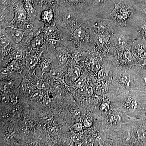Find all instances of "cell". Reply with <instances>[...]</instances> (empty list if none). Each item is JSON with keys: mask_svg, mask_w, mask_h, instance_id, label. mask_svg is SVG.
Returning a JSON list of instances; mask_svg holds the SVG:
<instances>
[{"mask_svg": "<svg viewBox=\"0 0 146 146\" xmlns=\"http://www.w3.org/2000/svg\"><path fill=\"white\" fill-rule=\"evenodd\" d=\"M132 0H120L117 3L114 2L115 7L108 18L121 27H126L127 22L135 12Z\"/></svg>", "mask_w": 146, "mask_h": 146, "instance_id": "cell-1", "label": "cell"}, {"mask_svg": "<svg viewBox=\"0 0 146 146\" xmlns=\"http://www.w3.org/2000/svg\"><path fill=\"white\" fill-rule=\"evenodd\" d=\"M134 40L135 38L130 27H120L111 37L108 51L121 52L131 49Z\"/></svg>", "mask_w": 146, "mask_h": 146, "instance_id": "cell-2", "label": "cell"}, {"mask_svg": "<svg viewBox=\"0 0 146 146\" xmlns=\"http://www.w3.org/2000/svg\"><path fill=\"white\" fill-rule=\"evenodd\" d=\"M86 21L94 33L112 36L120 27L109 18H100L91 16L87 12Z\"/></svg>", "mask_w": 146, "mask_h": 146, "instance_id": "cell-3", "label": "cell"}, {"mask_svg": "<svg viewBox=\"0 0 146 146\" xmlns=\"http://www.w3.org/2000/svg\"><path fill=\"white\" fill-rule=\"evenodd\" d=\"M120 0H90L88 13L96 18H107L115 7L114 2L117 3Z\"/></svg>", "mask_w": 146, "mask_h": 146, "instance_id": "cell-4", "label": "cell"}, {"mask_svg": "<svg viewBox=\"0 0 146 146\" xmlns=\"http://www.w3.org/2000/svg\"><path fill=\"white\" fill-rule=\"evenodd\" d=\"M126 26L131 29L135 40L139 39L146 41V21L136 11L128 21Z\"/></svg>", "mask_w": 146, "mask_h": 146, "instance_id": "cell-5", "label": "cell"}, {"mask_svg": "<svg viewBox=\"0 0 146 146\" xmlns=\"http://www.w3.org/2000/svg\"><path fill=\"white\" fill-rule=\"evenodd\" d=\"M28 16L26 11L24 8L21 0H20L14 4V17L7 27H11L25 29L29 25Z\"/></svg>", "mask_w": 146, "mask_h": 146, "instance_id": "cell-6", "label": "cell"}, {"mask_svg": "<svg viewBox=\"0 0 146 146\" xmlns=\"http://www.w3.org/2000/svg\"><path fill=\"white\" fill-rule=\"evenodd\" d=\"M56 5L71 9L81 13H86L89 10L90 0H56Z\"/></svg>", "mask_w": 146, "mask_h": 146, "instance_id": "cell-7", "label": "cell"}, {"mask_svg": "<svg viewBox=\"0 0 146 146\" xmlns=\"http://www.w3.org/2000/svg\"><path fill=\"white\" fill-rule=\"evenodd\" d=\"M1 31L13 45L20 44L25 36L24 29L7 27Z\"/></svg>", "mask_w": 146, "mask_h": 146, "instance_id": "cell-8", "label": "cell"}, {"mask_svg": "<svg viewBox=\"0 0 146 146\" xmlns=\"http://www.w3.org/2000/svg\"><path fill=\"white\" fill-rule=\"evenodd\" d=\"M111 36L94 33L93 40L94 48L101 52L108 51L111 43Z\"/></svg>", "mask_w": 146, "mask_h": 146, "instance_id": "cell-9", "label": "cell"}, {"mask_svg": "<svg viewBox=\"0 0 146 146\" xmlns=\"http://www.w3.org/2000/svg\"><path fill=\"white\" fill-rule=\"evenodd\" d=\"M43 33L47 38L49 39L63 40V34L58 28L55 21L51 25L44 28Z\"/></svg>", "mask_w": 146, "mask_h": 146, "instance_id": "cell-10", "label": "cell"}, {"mask_svg": "<svg viewBox=\"0 0 146 146\" xmlns=\"http://www.w3.org/2000/svg\"><path fill=\"white\" fill-rule=\"evenodd\" d=\"M41 21L46 26H49L54 21V9L50 8L43 10L40 16Z\"/></svg>", "mask_w": 146, "mask_h": 146, "instance_id": "cell-11", "label": "cell"}, {"mask_svg": "<svg viewBox=\"0 0 146 146\" xmlns=\"http://www.w3.org/2000/svg\"><path fill=\"white\" fill-rule=\"evenodd\" d=\"M21 1L29 16L38 19L36 17L37 12L33 0H21Z\"/></svg>", "mask_w": 146, "mask_h": 146, "instance_id": "cell-12", "label": "cell"}, {"mask_svg": "<svg viewBox=\"0 0 146 146\" xmlns=\"http://www.w3.org/2000/svg\"><path fill=\"white\" fill-rule=\"evenodd\" d=\"M36 9H42L43 10L55 7L56 0H33Z\"/></svg>", "mask_w": 146, "mask_h": 146, "instance_id": "cell-13", "label": "cell"}, {"mask_svg": "<svg viewBox=\"0 0 146 146\" xmlns=\"http://www.w3.org/2000/svg\"><path fill=\"white\" fill-rule=\"evenodd\" d=\"M45 35L44 33L36 35L32 39L30 43L29 47L31 49L40 48L44 44Z\"/></svg>", "mask_w": 146, "mask_h": 146, "instance_id": "cell-14", "label": "cell"}, {"mask_svg": "<svg viewBox=\"0 0 146 146\" xmlns=\"http://www.w3.org/2000/svg\"><path fill=\"white\" fill-rule=\"evenodd\" d=\"M133 7L136 13L146 21V3H134Z\"/></svg>", "mask_w": 146, "mask_h": 146, "instance_id": "cell-15", "label": "cell"}, {"mask_svg": "<svg viewBox=\"0 0 146 146\" xmlns=\"http://www.w3.org/2000/svg\"><path fill=\"white\" fill-rule=\"evenodd\" d=\"M86 53L83 50L80 49H74L72 54V57L74 60L78 62L83 59L84 57L86 56Z\"/></svg>", "mask_w": 146, "mask_h": 146, "instance_id": "cell-16", "label": "cell"}, {"mask_svg": "<svg viewBox=\"0 0 146 146\" xmlns=\"http://www.w3.org/2000/svg\"><path fill=\"white\" fill-rule=\"evenodd\" d=\"M11 42L8 38L5 36L2 32H1V51L2 52L6 48L9 46L11 44Z\"/></svg>", "mask_w": 146, "mask_h": 146, "instance_id": "cell-17", "label": "cell"}, {"mask_svg": "<svg viewBox=\"0 0 146 146\" xmlns=\"http://www.w3.org/2000/svg\"><path fill=\"white\" fill-rule=\"evenodd\" d=\"M38 61H39V58L38 57L34 56H31L27 60V67L29 68H33L37 64Z\"/></svg>", "mask_w": 146, "mask_h": 146, "instance_id": "cell-18", "label": "cell"}, {"mask_svg": "<svg viewBox=\"0 0 146 146\" xmlns=\"http://www.w3.org/2000/svg\"><path fill=\"white\" fill-rule=\"evenodd\" d=\"M68 57H69V55H68V53L65 51H62L58 54V62L60 64L63 65L67 62Z\"/></svg>", "mask_w": 146, "mask_h": 146, "instance_id": "cell-19", "label": "cell"}, {"mask_svg": "<svg viewBox=\"0 0 146 146\" xmlns=\"http://www.w3.org/2000/svg\"><path fill=\"white\" fill-rule=\"evenodd\" d=\"M80 70L77 68H74L71 71L70 76L72 80L75 81L79 78L80 76Z\"/></svg>", "mask_w": 146, "mask_h": 146, "instance_id": "cell-20", "label": "cell"}, {"mask_svg": "<svg viewBox=\"0 0 146 146\" xmlns=\"http://www.w3.org/2000/svg\"><path fill=\"white\" fill-rule=\"evenodd\" d=\"M108 91L107 86L104 84H101L97 86L96 92L97 95L101 96L106 94Z\"/></svg>", "mask_w": 146, "mask_h": 146, "instance_id": "cell-21", "label": "cell"}, {"mask_svg": "<svg viewBox=\"0 0 146 146\" xmlns=\"http://www.w3.org/2000/svg\"><path fill=\"white\" fill-rule=\"evenodd\" d=\"M50 63V60L46 59H44L40 63V66L42 70V75H43L44 73L48 70V68L49 67Z\"/></svg>", "mask_w": 146, "mask_h": 146, "instance_id": "cell-22", "label": "cell"}, {"mask_svg": "<svg viewBox=\"0 0 146 146\" xmlns=\"http://www.w3.org/2000/svg\"><path fill=\"white\" fill-rule=\"evenodd\" d=\"M90 62L92 70L94 72H97L99 70L100 68V65L97 60H95L94 58H91Z\"/></svg>", "mask_w": 146, "mask_h": 146, "instance_id": "cell-23", "label": "cell"}, {"mask_svg": "<svg viewBox=\"0 0 146 146\" xmlns=\"http://www.w3.org/2000/svg\"><path fill=\"white\" fill-rule=\"evenodd\" d=\"M37 89L42 90H47L50 88L49 84L47 82L42 81L37 82L36 84Z\"/></svg>", "mask_w": 146, "mask_h": 146, "instance_id": "cell-24", "label": "cell"}, {"mask_svg": "<svg viewBox=\"0 0 146 146\" xmlns=\"http://www.w3.org/2000/svg\"><path fill=\"white\" fill-rule=\"evenodd\" d=\"M19 66H18V63L17 60H12L7 65V68L12 72H15V71L18 70Z\"/></svg>", "mask_w": 146, "mask_h": 146, "instance_id": "cell-25", "label": "cell"}, {"mask_svg": "<svg viewBox=\"0 0 146 146\" xmlns=\"http://www.w3.org/2000/svg\"><path fill=\"white\" fill-rule=\"evenodd\" d=\"M86 81V77L84 76H81L76 82L75 85L78 88H81L83 87Z\"/></svg>", "mask_w": 146, "mask_h": 146, "instance_id": "cell-26", "label": "cell"}, {"mask_svg": "<svg viewBox=\"0 0 146 146\" xmlns=\"http://www.w3.org/2000/svg\"><path fill=\"white\" fill-rule=\"evenodd\" d=\"M11 86V83H1V89L2 91L5 93H8L10 90V87Z\"/></svg>", "mask_w": 146, "mask_h": 146, "instance_id": "cell-27", "label": "cell"}, {"mask_svg": "<svg viewBox=\"0 0 146 146\" xmlns=\"http://www.w3.org/2000/svg\"><path fill=\"white\" fill-rule=\"evenodd\" d=\"M61 74L60 71L57 70H54V69L51 70L49 72L50 76L53 78L55 79L60 77V76H61Z\"/></svg>", "mask_w": 146, "mask_h": 146, "instance_id": "cell-28", "label": "cell"}, {"mask_svg": "<svg viewBox=\"0 0 146 146\" xmlns=\"http://www.w3.org/2000/svg\"><path fill=\"white\" fill-rule=\"evenodd\" d=\"M108 75L107 71L105 69H102L99 72L98 78L100 80L104 79L107 77Z\"/></svg>", "mask_w": 146, "mask_h": 146, "instance_id": "cell-29", "label": "cell"}, {"mask_svg": "<svg viewBox=\"0 0 146 146\" xmlns=\"http://www.w3.org/2000/svg\"><path fill=\"white\" fill-rule=\"evenodd\" d=\"M138 138L142 141H146V131L144 129H140L137 131Z\"/></svg>", "mask_w": 146, "mask_h": 146, "instance_id": "cell-30", "label": "cell"}, {"mask_svg": "<svg viewBox=\"0 0 146 146\" xmlns=\"http://www.w3.org/2000/svg\"><path fill=\"white\" fill-rule=\"evenodd\" d=\"M13 72L7 68H2L1 70V76H9L11 75Z\"/></svg>", "mask_w": 146, "mask_h": 146, "instance_id": "cell-31", "label": "cell"}, {"mask_svg": "<svg viewBox=\"0 0 146 146\" xmlns=\"http://www.w3.org/2000/svg\"><path fill=\"white\" fill-rule=\"evenodd\" d=\"M11 99L6 94H3L1 96V101L4 104H7L9 103Z\"/></svg>", "mask_w": 146, "mask_h": 146, "instance_id": "cell-32", "label": "cell"}, {"mask_svg": "<svg viewBox=\"0 0 146 146\" xmlns=\"http://www.w3.org/2000/svg\"><path fill=\"white\" fill-rule=\"evenodd\" d=\"M23 56V53L21 50L18 49L15 51L14 53V57L15 60H19L21 59Z\"/></svg>", "mask_w": 146, "mask_h": 146, "instance_id": "cell-33", "label": "cell"}, {"mask_svg": "<svg viewBox=\"0 0 146 146\" xmlns=\"http://www.w3.org/2000/svg\"><path fill=\"white\" fill-rule=\"evenodd\" d=\"M100 108V110L102 112H107L109 109V105L106 103H103L101 105Z\"/></svg>", "mask_w": 146, "mask_h": 146, "instance_id": "cell-34", "label": "cell"}, {"mask_svg": "<svg viewBox=\"0 0 146 146\" xmlns=\"http://www.w3.org/2000/svg\"><path fill=\"white\" fill-rule=\"evenodd\" d=\"M92 120L89 117L86 118L84 121V125L85 127H91L92 125Z\"/></svg>", "mask_w": 146, "mask_h": 146, "instance_id": "cell-35", "label": "cell"}, {"mask_svg": "<svg viewBox=\"0 0 146 146\" xmlns=\"http://www.w3.org/2000/svg\"><path fill=\"white\" fill-rule=\"evenodd\" d=\"M20 89L22 92H26L27 90V85L26 84L25 81L23 80L20 86Z\"/></svg>", "mask_w": 146, "mask_h": 146, "instance_id": "cell-36", "label": "cell"}, {"mask_svg": "<svg viewBox=\"0 0 146 146\" xmlns=\"http://www.w3.org/2000/svg\"><path fill=\"white\" fill-rule=\"evenodd\" d=\"M73 128L77 131H80L82 129V125L81 124L77 123L73 126Z\"/></svg>", "mask_w": 146, "mask_h": 146, "instance_id": "cell-37", "label": "cell"}, {"mask_svg": "<svg viewBox=\"0 0 146 146\" xmlns=\"http://www.w3.org/2000/svg\"><path fill=\"white\" fill-rule=\"evenodd\" d=\"M10 99L11 102L13 104H17V102H18V98L16 95H14V94H12V95L11 94L10 96Z\"/></svg>", "mask_w": 146, "mask_h": 146, "instance_id": "cell-38", "label": "cell"}, {"mask_svg": "<svg viewBox=\"0 0 146 146\" xmlns=\"http://www.w3.org/2000/svg\"><path fill=\"white\" fill-rule=\"evenodd\" d=\"M137 104L136 102L133 101L132 102V103L131 104L130 107H129V110L130 112H132L134 111L136 107H137Z\"/></svg>", "mask_w": 146, "mask_h": 146, "instance_id": "cell-39", "label": "cell"}, {"mask_svg": "<svg viewBox=\"0 0 146 146\" xmlns=\"http://www.w3.org/2000/svg\"><path fill=\"white\" fill-rule=\"evenodd\" d=\"M72 139L74 142L76 143H78L80 141V138L76 134H73L72 136Z\"/></svg>", "mask_w": 146, "mask_h": 146, "instance_id": "cell-40", "label": "cell"}, {"mask_svg": "<svg viewBox=\"0 0 146 146\" xmlns=\"http://www.w3.org/2000/svg\"><path fill=\"white\" fill-rule=\"evenodd\" d=\"M135 3H146V0H132Z\"/></svg>", "mask_w": 146, "mask_h": 146, "instance_id": "cell-41", "label": "cell"}, {"mask_svg": "<svg viewBox=\"0 0 146 146\" xmlns=\"http://www.w3.org/2000/svg\"><path fill=\"white\" fill-rule=\"evenodd\" d=\"M87 92L89 95H92V94H93V91L91 87H89L88 90H87Z\"/></svg>", "mask_w": 146, "mask_h": 146, "instance_id": "cell-42", "label": "cell"}, {"mask_svg": "<svg viewBox=\"0 0 146 146\" xmlns=\"http://www.w3.org/2000/svg\"><path fill=\"white\" fill-rule=\"evenodd\" d=\"M56 93L59 96H62V92L60 89H57L56 90Z\"/></svg>", "mask_w": 146, "mask_h": 146, "instance_id": "cell-43", "label": "cell"}, {"mask_svg": "<svg viewBox=\"0 0 146 146\" xmlns=\"http://www.w3.org/2000/svg\"><path fill=\"white\" fill-rule=\"evenodd\" d=\"M78 91L79 92V93H80V94H83V93H84V91H85V89H84V88L81 87V88H79Z\"/></svg>", "mask_w": 146, "mask_h": 146, "instance_id": "cell-44", "label": "cell"}, {"mask_svg": "<svg viewBox=\"0 0 146 146\" xmlns=\"http://www.w3.org/2000/svg\"><path fill=\"white\" fill-rule=\"evenodd\" d=\"M19 1H20V0H13V1L14 2H17Z\"/></svg>", "mask_w": 146, "mask_h": 146, "instance_id": "cell-45", "label": "cell"}, {"mask_svg": "<svg viewBox=\"0 0 146 146\" xmlns=\"http://www.w3.org/2000/svg\"><path fill=\"white\" fill-rule=\"evenodd\" d=\"M144 64H145V65L146 66V59H145V61H144Z\"/></svg>", "mask_w": 146, "mask_h": 146, "instance_id": "cell-46", "label": "cell"}]
</instances>
